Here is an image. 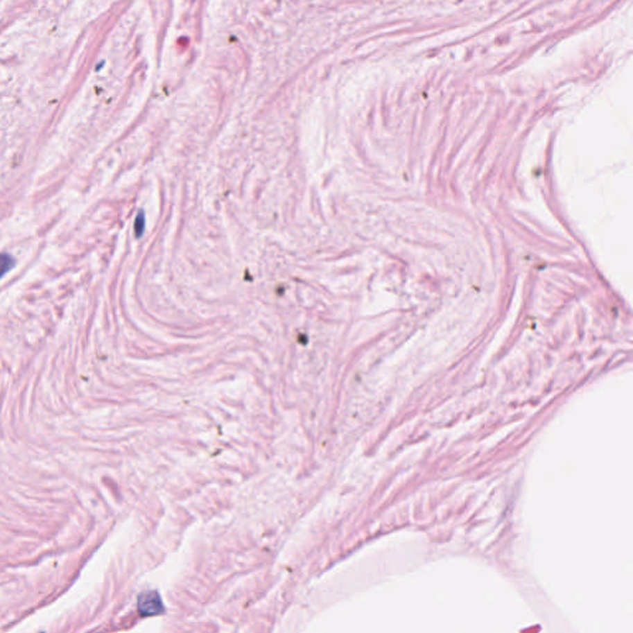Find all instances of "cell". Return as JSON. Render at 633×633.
I'll return each instance as SVG.
<instances>
[{
    "label": "cell",
    "instance_id": "1",
    "mask_svg": "<svg viewBox=\"0 0 633 633\" xmlns=\"http://www.w3.org/2000/svg\"><path fill=\"white\" fill-rule=\"evenodd\" d=\"M137 609L143 616H157L165 612L160 595L156 591H145L137 599Z\"/></svg>",
    "mask_w": 633,
    "mask_h": 633
},
{
    "label": "cell",
    "instance_id": "2",
    "mask_svg": "<svg viewBox=\"0 0 633 633\" xmlns=\"http://www.w3.org/2000/svg\"><path fill=\"white\" fill-rule=\"evenodd\" d=\"M12 266H14V260L10 255H6V254H0V279L4 276V275L12 270Z\"/></svg>",
    "mask_w": 633,
    "mask_h": 633
}]
</instances>
